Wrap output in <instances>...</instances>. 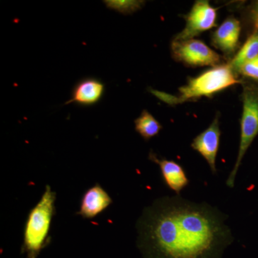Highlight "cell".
Wrapping results in <instances>:
<instances>
[{"label":"cell","instance_id":"2","mask_svg":"<svg viewBox=\"0 0 258 258\" xmlns=\"http://www.w3.org/2000/svg\"><path fill=\"white\" fill-rule=\"evenodd\" d=\"M237 83H241V79L235 76L227 62L188 79L187 83L179 88L178 94H168L156 90H152L151 93L161 101L174 106L185 102L198 101L203 97L210 98Z\"/></svg>","mask_w":258,"mask_h":258},{"label":"cell","instance_id":"5","mask_svg":"<svg viewBox=\"0 0 258 258\" xmlns=\"http://www.w3.org/2000/svg\"><path fill=\"white\" fill-rule=\"evenodd\" d=\"M171 52L173 58L189 67L215 66L222 64L221 57L205 42L197 39L172 40Z\"/></svg>","mask_w":258,"mask_h":258},{"label":"cell","instance_id":"11","mask_svg":"<svg viewBox=\"0 0 258 258\" xmlns=\"http://www.w3.org/2000/svg\"><path fill=\"white\" fill-rule=\"evenodd\" d=\"M112 198L101 185L91 186L83 195L78 215L85 219H93L104 212L111 204Z\"/></svg>","mask_w":258,"mask_h":258},{"label":"cell","instance_id":"1","mask_svg":"<svg viewBox=\"0 0 258 258\" xmlns=\"http://www.w3.org/2000/svg\"><path fill=\"white\" fill-rule=\"evenodd\" d=\"M227 218L208 204L164 197L139 217L137 246L144 258H222L234 240Z\"/></svg>","mask_w":258,"mask_h":258},{"label":"cell","instance_id":"14","mask_svg":"<svg viewBox=\"0 0 258 258\" xmlns=\"http://www.w3.org/2000/svg\"><path fill=\"white\" fill-rule=\"evenodd\" d=\"M106 4L108 8L123 13V14H131L142 8L144 4L143 1H106Z\"/></svg>","mask_w":258,"mask_h":258},{"label":"cell","instance_id":"9","mask_svg":"<svg viewBox=\"0 0 258 258\" xmlns=\"http://www.w3.org/2000/svg\"><path fill=\"white\" fill-rule=\"evenodd\" d=\"M149 159L159 165L163 180L166 186L179 195L189 184V180L182 166L173 160L159 158L155 153H149Z\"/></svg>","mask_w":258,"mask_h":258},{"label":"cell","instance_id":"12","mask_svg":"<svg viewBox=\"0 0 258 258\" xmlns=\"http://www.w3.org/2000/svg\"><path fill=\"white\" fill-rule=\"evenodd\" d=\"M258 55V30L251 32L242 47H240L232 60L229 61L231 69L237 78L242 66Z\"/></svg>","mask_w":258,"mask_h":258},{"label":"cell","instance_id":"7","mask_svg":"<svg viewBox=\"0 0 258 258\" xmlns=\"http://www.w3.org/2000/svg\"><path fill=\"white\" fill-rule=\"evenodd\" d=\"M220 114H217L211 124L193 139L191 147L198 152L208 163L212 174H217L216 160L220 148L221 131Z\"/></svg>","mask_w":258,"mask_h":258},{"label":"cell","instance_id":"15","mask_svg":"<svg viewBox=\"0 0 258 258\" xmlns=\"http://www.w3.org/2000/svg\"><path fill=\"white\" fill-rule=\"evenodd\" d=\"M240 76L258 82V55L242 66L240 71Z\"/></svg>","mask_w":258,"mask_h":258},{"label":"cell","instance_id":"6","mask_svg":"<svg viewBox=\"0 0 258 258\" xmlns=\"http://www.w3.org/2000/svg\"><path fill=\"white\" fill-rule=\"evenodd\" d=\"M217 9L206 0L195 2L192 8L185 16L186 25L182 31L174 37V40H191L200 34L217 27Z\"/></svg>","mask_w":258,"mask_h":258},{"label":"cell","instance_id":"13","mask_svg":"<svg viewBox=\"0 0 258 258\" xmlns=\"http://www.w3.org/2000/svg\"><path fill=\"white\" fill-rule=\"evenodd\" d=\"M135 130L146 141L157 137L160 133L162 125L155 117L147 110H144L138 118L134 120Z\"/></svg>","mask_w":258,"mask_h":258},{"label":"cell","instance_id":"3","mask_svg":"<svg viewBox=\"0 0 258 258\" xmlns=\"http://www.w3.org/2000/svg\"><path fill=\"white\" fill-rule=\"evenodd\" d=\"M55 201L56 194L47 185L38 203L29 212L23 232V251L27 258H37L48 244Z\"/></svg>","mask_w":258,"mask_h":258},{"label":"cell","instance_id":"10","mask_svg":"<svg viewBox=\"0 0 258 258\" xmlns=\"http://www.w3.org/2000/svg\"><path fill=\"white\" fill-rule=\"evenodd\" d=\"M105 85L96 78H86L74 86L71 99L64 104L76 103L81 106H91L97 104L103 98Z\"/></svg>","mask_w":258,"mask_h":258},{"label":"cell","instance_id":"8","mask_svg":"<svg viewBox=\"0 0 258 258\" xmlns=\"http://www.w3.org/2000/svg\"><path fill=\"white\" fill-rule=\"evenodd\" d=\"M240 33V20L229 17L212 34V45L231 60L239 50Z\"/></svg>","mask_w":258,"mask_h":258},{"label":"cell","instance_id":"16","mask_svg":"<svg viewBox=\"0 0 258 258\" xmlns=\"http://www.w3.org/2000/svg\"><path fill=\"white\" fill-rule=\"evenodd\" d=\"M247 18L252 25V32L258 30V1L254 2L247 10Z\"/></svg>","mask_w":258,"mask_h":258},{"label":"cell","instance_id":"4","mask_svg":"<svg viewBox=\"0 0 258 258\" xmlns=\"http://www.w3.org/2000/svg\"><path fill=\"white\" fill-rule=\"evenodd\" d=\"M242 93V113L240 120V139L238 154L235 166L231 171L227 186H235L236 176L246 152L258 135V82L249 79H241Z\"/></svg>","mask_w":258,"mask_h":258}]
</instances>
